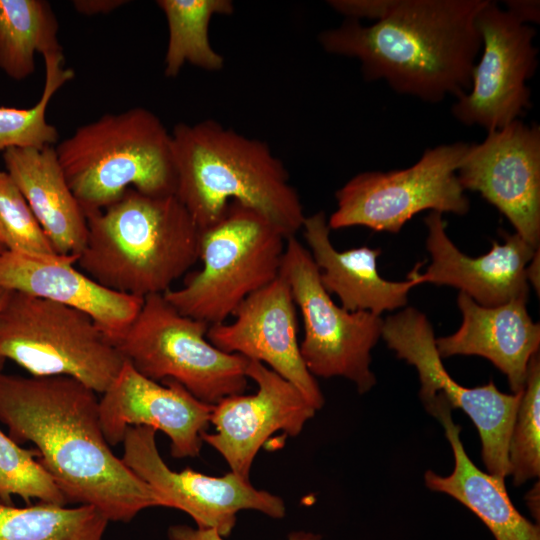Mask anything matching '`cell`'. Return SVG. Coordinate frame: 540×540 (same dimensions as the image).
Instances as JSON below:
<instances>
[{"mask_svg": "<svg viewBox=\"0 0 540 540\" xmlns=\"http://www.w3.org/2000/svg\"><path fill=\"white\" fill-rule=\"evenodd\" d=\"M209 325L180 313L163 294L149 295L115 345L139 373L171 379L202 402L215 405L243 394L248 387V359L216 348Z\"/></svg>", "mask_w": 540, "mask_h": 540, "instance_id": "cell-8", "label": "cell"}, {"mask_svg": "<svg viewBox=\"0 0 540 540\" xmlns=\"http://www.w3.org/2000/svg\"><path fill=\"white\" fill-rule=\"evenodd\" d=\"M0 358L31 376L71 377L101 394L125 363L87 313L13 290L0 305Z\"/></svg>", "mask_w": 540, "mask_h": 540, "instance_id": "cell-7", "label": "cell"}, {"mask_svg": "<svg viewBox=\"0 0 540 540\" xmlns=\"http://www.w3.org/2000/svg\"><path fill=\"white\" fill-rule=\"evenodd\" d=\"M171 137L175 195L200 230L217 222L232 201L259 211L287 238L301 230L306 216L300 196L267 143L210 119L178 123Z\"/></svg>", "mask_w": 540, "mask_h": 540, "instance_id": "cell-3", "label": "cell"}, {"mask_svg": "<svg viewBox=\"0 0 540 540\" xmlns=\"http://www.w3.org/2000/svg\"><path fill=\"white\" fill-rule=\"evenodd\" d=\"M468 145H439L426 149L409 168L355 175L335 192L337 209L327 220L330 230L364 226L397 233L424 210L466 214L470 203L457 169Z\"/></svg>", "mask_w": 540, "mask_h": 540, "instance_id": "cell-9", "label": "cell"}, {"mask_svg": "<svg viewBox=\"0 0 540 540\" xmlns=\"http://www.w3.org/2000/svg\"><path fill=\"white\" fill-rule=\"evenodd\" d=\"M38 452L20 447L0 429V500L12 504L19 496L30 504L38 502L67 505L68 501L51 475L37 459Z\"/></svg>", "mask_w": 540, "mask_h": 540, "instance_id": "cell-29", "label": "cell"}, {"mask_svg": "<svg viewBox=\"0 0 540 540\" xmlns=\"http://www.w3.org/2000/svg\"><path fill=\"white\" fill-rule=\"evenodd\" d=\"M78 256L42 257L5 250L0 254V288L81 310L115 343L137 316L143 298L107 289L76 264Z\"/></svg>", "mask_w": 540, "mask_h": 540, "instance_id": "cell-19", "label": "cell"}, {"mask_svg": "<svg viewBox=\"0 0 540 540\" xmlns=\"http://www.w3.org/2000/svg\"><path fill=\"white\" fill-rule=\"evenodd\" d=\"M232 316L230 323L209 326L207 339L223 352L263 363L293 384L316 411L321 409L324 396L300 353L297 307L285 278L279 274Z\"/></svg>", "mask_w": 540, "mask_h": 540, "instance_id": "cell-16", "label": "cell"}, {"mask_svg": "<svg viewBox=\"0 0 540 540\" xmlns=\"http://www.w3.org/2000/svg\"><path fill=\"white\" fill-rule=\"evenodd\" d=\"M45 82L41 97L31 108L0 107V152L9 148H33L41 150L54 146L58 131L46 119L48 104L54 94L74 77L65 67L63 52L43 56Z\"/></svg>", "mask_w": 540, "mask_h": 540, "instance_id": "cell-27", "label": "cell"}, {"mask_svg": "<svg viewBox=\"0 0 540 540\" xmlns=\"http://www.w3.org/2000/svg\"><path fill=\"white\" fill-rule=\"evenodd\" d=\"M122 443L123 463L158 494L162 507L187 513L198 528L214 529L226 537L241 510H256L274 519L285 516L282 498L253 487L231 471L215 477L190 468L170 469L158 451L156 430L151 427H128Z\"/></svg>", "mask_w": 540, "mask_h": 540, "instance_id": "cell-13", "label": "cell"}, {"mask_svg": "<svg viewBox=\"0 0 540 540\" xmlns=\"http://www.w3.org/2000/svg\"><path fill=\"white\" fill-rule=\"evenodd\" d=\"M445 430L454 468L448 476L432 470L424 474V483L432 491L447 494L463 504L487 526L495 540H540V528L526 519L510 500L505 479L480 470L467 455L460 439V427L451 411L436 417Z\"/></svg>", "mask_w": 540, "mask_h": 540, "instance_id": "cell-23", "label": "cell"}, {"mask_svg": "<svg viewBox=\"0 0 540 540\" xmlns=\"http://www.w3.org/2000/svg\"><path fill=\"white\" fill-rule=\"evenodd\" d=\"M167 535L169 540H224L214 529L192 528L187 525H172ZM287 540H321V535L298 531L291 533Z\"/></svg>", "mask_w": 540, "mask_h": 540, "instance_id": "cell-32", "label": "cell"}, {"mask_svg": "<svg viewBox=\"0 0 540 540\" xmlns=\"http://www.w3.org/2000/svg\"><path fill=\"white\" fill-rule=\"evenodd\" d=\"M86 218L87 239L76 264L112 291L143 299L164 294L199 261L201 230L175 194L129 188Z\"/></svg>", "mask_w": 540, "mask_h": 540, "instance_id": "cell-4", "label": "cell"}, {"mask_svg": "<svg viewBox=\"0 0 540 540\" xmlns=\"http://www.w3.org/2000/svg\"><path fill=\"white\" fill-rule=\"evenodd\" d=\"M5 291H6V290L0 288V305H1L2 301H3L4 295H5ZM4 363H5V360L2 359V358H0V372L2 371V368H3V366H4Z\"/></svg>", "mask_w": 540, "mask_h": 540, "instance_id": "cell-37", "label": "cell"}, {"mask_svg": "<svg viewBox=\"0 0 540 540\" xmlns=\"http://www.w3.org/2000/svg\"><path fill=\"white\" fill-rule=\"evenodd\" d=\"M475 24L482 53L473 68L471 88L457 98L452 113L462 124L489 132L519 119L531 106L526 84L537 67L536 32L490 0Z\"/></svg>", "mask_w": 540, "mask_h": 540, "instance_id": "cell-12", "label": "cell"}, {"mask_svg": "<svg viewBox=\"0 0 540 540\" xmlns=\"http://www.w3.org/2000/svg\"><path fill=\"white\" fill-rule=\"evenodd\" d=\"M539 249L536 251L535 255L528 263L525 273L528 283L532 284L537 293H539L540 288V278H539Z\"/></svg>", "mask_w": 540, "mask_h": 540, "instance_id": "cell-35", "label": "cell"}, {"mask_svg": "<svg viewBox=\"0 0 540 540\" xmlns=\"http://www.w3.org/2000/svg\"><path fill=\"white\" fill-rule=\"evenodd\" d=\"M507 11L521 22L528 24L539 23L540 4L536 0H509L505 1Z\"/></svg>", "mask_w": 540, "mask_h": 540, "instance_id": "cell-33", "label": "cell"}, {"mask_svg": "<svg viewBox=\"0 0 540 540\" xmlns=\"http://www.w3.org/2000/svg\"><path fill=\"white\" fill-rule=\"evenodd\" d=\"M59 23L44 0H0V69L20 81L35 70L36 53L63 52Z\"/></svg>", "mask_w": 540, "mask_h": 540, "instance_id": "cell-24", "label": "cell"}, {"mask_svg": "<svg viewBox=\"0 0 540 540\" xmlns=\"http://www.w3.org/2000/svg\"><path fill=\"white\" fill-rule=\"evenodd\" d=\"M108 523L89 505L16 507L0 500V540H103Z\"/></svg>", "mask_w": 540, "mask_h": 540, "instance_id": "cell-26", "label": "cell"}, {"mask_svg": "<svg viewBox=\"0 0 540 540\" xmlns=\"http://www.w3.org/2000/svg\"><path fill=\"white\" fill-rule=\"evenodd\" d=\"M0 242L6 250L13 252L42 257L58 256L23 194L9 174L1 170Z\"/></svg>", "mask_w": 540, "mask_h": 540, "instance_id": "cell-30", "label": "cell"}, {"mask_svg": "<svg viewBox=\"0 0 540 540\" xmlns=\"http://www.w3.org/2000/svg\"><path fill=\"white\" fill-rule=\"evenodd\" d=\"M280 274L303 319L300 353L312 376L344 377L360 394L376 384L371 351L381 338V316L338 306L324 289L308 249L296 236L286 240Z\"/></svg>", "mask_w": 540, "mask_h": 540, "instance_id": "cell-11", "label": "cell"}, {"mask_svg": "<svg viewBox=\"0 0 540 540\" xmlns=\"http://www.w3.org/2000/svg\"><path fill=\"white\" fill-rule=\"evenodd\" d=\"M66 180L85 215L103 210L129 188L175 194L171 132L150 110L107 113L55 146Z\"/></svg>", "mask_w": 540, "mask_h": 540, "instance_id": "cell-5", "label": "cell"}, {"mask_svg": "<svg viewBox=\"0 0 540 540\" xmlns=\"http://www.w3.org/2000/svg\"><path fill=\"white\" fill-rule=\"evenodd\" d=\"M526 304L527 299H514L485 307L459 292L462 323L455 333L436 339L440 357H484L506 375L512 393L522 392L529 361L540 346V326L531 319Z\"/></svg>", "mask_w": 540, "mask_h": 540, "instance_id": "cell-20", "label": "cell"}, {"mask_svg": "<svg viewBox=\"0 0 540 540\" xmlns=\"http://www.w3.org/2000/svg\"><path fill=\"white\" fill-rule=\"evenodd\" d=\"M381 337L399 359L417 370L420 399L428 413L435 417L443 409H461L479 433L487 471L505 479L510 473L509 440L523 391L506 394L492 381L474 388L457 383L443 365L430 321L416 308L383 320Z\"/></svg>", "mask_w": 540, "mask_h": 540, "instance_id": "cell-10", "label": "cell"}, {"mask_svg": "<svg viewBox=\"0 0 540 540\" xmlns=\"http://www.w3.org/2000/svg\"><path fill=\"white\" fill-rule=\"evenodd\" d=\"M248 379L257 385L252 395H233L213 405L210 423L214 433L202 441L217 450L231 472L249 481L253 460L275 432L297 436L316 410L289 381L261 362L249 360Z\"/></svg>", "mask_w": 540, "mask_h": 540, "instance_id": "cell-15", "label": "cell"}, {"mask_svg": "<svg viewBox=\"0 0 540 540\" xmlns=\"http://www.w3.org/2000/svg\"><path fill=\"white\" fill-rule=\"evenodd\" d=\"M168 25L164 73L174 78L185 63L207 71H218L224 58L211 45L209 24L215 15H230V0H158Z\"/></svg>", "mask_w": 540, "mask_h": 540, "instance_id": "cell-25", "label": "cell"}, {"mask_svg": "<svg viewBox=\"0 0 540 540\" xmlns=\"http://www.w3.org/2000/svg\"><path fill=\"white\" fill-rule=\"evenodd\" d=\"M3 161L57 254L79 256L87 239V218L68 185L55 146L9 148Z\"/></svg>", "mask_w": 540, "mask_h": 540, "instance_id": "cell-22", "label": "cell"}, {"mask_svg": "<svg viewBox=\"0 0 540 540\" xmlns=\"http://www.w3.org/2000/svg\"><path fill=\"white\" fill-rule=\"evenodd\" d=\"M5 250H6L5 247H4L3 244L0 242V254H1L2 252H4Z\"/></svg>", "mask_w": 540, "mask_h": 540, "instance_id": "cell-38", "label": "cell"}, {"mask_svg": "<svg viewBox=\"0 0 540 540\" xmlns=\"http://www.w3.org/2000/svg\"><path fill=\"white\" fill-rule=\"evenodd\" d=\"M286 240L259 211L232 201L217 222L201 230L200 270L163 295L185 316L209 326L223 323L279 276Z\"/></svg>", "mask_w": 540, "mask_h": 540, "instance_id": "cell-6", "label": "cell"}, {"mask_svg": "<svg viewBox=\"0 0 540 540\" xmlns=\"http://www.w3.org/2000/svg\"><path fill=\"white\" fill-rule=\"evenodd\" d=\"M0 422L16 443L31 442L68 504L89 505L109 522L162 506L158 494L111 450L97 393L67 376L0 372Z\"/></svg>", "mask_w": 540, "mask_h": 540, "instance_id": "cell-1", "label": "cell"}, {"mask_svg": "<svg viewBox=\"0 0 540 540\" xmlns=\"http://www.w3.org/2000/svg\"><path fill=\"white\" fill-rule=\"evenodd\" d=\"M75 10L83 15L92 16L108 14L128 3L125 0H75L72 2Z\"/></svg>", "mask_w": 540, "mask_h": 540, "instance_id": "cell-34", "label": "cell"}, {"mask_svg": "<svg viewBox=\"0 0 540 540\" xmlns=\"http://www.w3.org/2000/svg\"><path fill=\"white\" fill-rule=\"evenodd\" d=\"M212 409L177 381H154L127 360L99 399L100 423L110 446L123 442L128 427L146 426L168 436L175 458L199 456Z\"/></svg>", "mask_w": 540, "mask_h": 540, "instance_id": "cell-17", "label": "cell"}, {"mask_svg": "<svg viewBox=\"0 0 540 540\" xmlns=\"http://www.w3.org/2000/svg\"><path fill=\"white\" fill-rule=\"evenodd\" d=\"M508 460L516 487L540 475V358L529 361L525 386L512 428Z\"/></svg>", "mask_w": 540, "mask_h": 540, "instance_id": "cell-28", "label": "cell"}, {"mask_svg": "<svg viewBox=\"0 0 540 540\" xmlns=\"http://www.w3.org/2000/svg\"><path fill=\"white\" fill-rule=\"evenodd\" d=\"M428 228L426 248L431 263L424 273L421 263L408 274L417 285L432 283L458 288L477 304L495 307L514 299H527L529 283L526 267L536 251L518 234L505 233V241L493 242L491 250L480 257L462 253L446 234L442 213L431 211L425 218Z\"/></svg>", "mask_w": 540, "mask_h": 540, "instance_id": "cell-18", "label": "cell"}, {"mask_svg": "<svg viewBox=\"0 0 540 540\" xmlns=\"http://www.w3.org/2000/svg\"><path fill=\"white\" fill-rule=\"evenodd\" d=\"M462 188L479 192L535 248L540 241V127L520 119L468 145L457 169Z\"/></svg>", "mask_w": 540, "mask_h": 540, "instance_id": "cell-14", "label": "cell"}, {"mask_svg": "<svg viewBox=\"0 0 540 540\" xmlns=\"http://www.w3.org/2000/svg\"><path fill=\"white\" fill-rule=\"evenodd\" d=\"M396 0H330L328 5L347 18L359 20L384 18L395 5Z\"/></svg>", "mask_w": 540, "mask_h": 540, "instance_id": "cell-31", "label": "cell"}, {"mask_svg": "<svg viewBox=\"0 0 540 540\" xmlns=\"http://www.w3.org/2000/svg\"><path fill=\"white\" fill-rule=\"evenodd\" d=\"M487 0H396L372 25L347 18L318 39L331 54L360 61L367 81L435 103L471 88L481 51L475 19Z\"/></svg>", "mask_w": 540, "mask_h": 540, "instance_id": "cell-2", "label": "cell"}, {"mask_svg": "<svg viewBox=\"0 0 540 540\" xmlns=\"http://www.w3.org/2000/svg\"><path fill=\"white\" fill-rule=\"evenodd\" d=\"M539 489V481H537L535 486L526 495L527 506L537 520L539 519Z\"/></svg>", "mask_w": 540, "mask_h": 540, "instance_id": "cell-36", "label": "cell"}, {"mask_svg": "<svg viewBox=\"0 0 540 540\" xmlns=\"http://www.w3.org/2000/svg\"><path fill=\"white\" fill-rule=\"evenodd\" d=\"M308 251L319 270L324 289L335 294L344 309L367 311L381 316L406 306L414 279L394 282L378 273L380 249L368 246L338 251L330 240V228L324 212L306 216L302 225Z\"/></svg>", "mask_w": 540, "mask_h": 540, "instance_id": "cell-21", "label": "cell"}]
</instances>
